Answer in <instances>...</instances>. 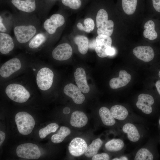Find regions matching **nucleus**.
<instances>
[{"instance_id":"1","label":"nucleus","mask_w":160,"mask_h":160,"mask_svg":"<svg viewBox=\"0 0 160 160\" xmlns=\"http://www.w3.org/2000/svg\"><path fill=\"white\" fill-rule=\"evenodd\" d=\"M36 23L31 22L21 21L15 23L13 32L17 41L21 44L28 42L38 32Z\"/></svg>"},{"instance_id":"2","label":"nucleus","mask_w":160,"mask_h":160,"mask_svg":"<svg viewBox=\"0 0 160 160\" xmlns=\"http://www.w3.org/2000/svg\"><path fill=\"white\" fill-rule=\"evenodd\" d=\"M15 120L18 131L22 135L30 134L34 127L35 121L33 118L26 112L21 111L17 113Z\"/></svg>"},{"instance_id":"3","label":"nucleus","mask_w":160,"mask_h":160,"mask_svg":"<svg viewBox=\"0 0 160 160\" xmlns=\"http://www.w3.org/2000/svg\"><path fill=\"white\" fill-rule=\"evenodd\" d=\"M5 93L10 99L18 103L26 102L30 96L29 92L24 86L17 83L8 85L6 88Z\"/></svg>"},{"instance_id":"4","label":"nucleus","mask_w":160,"mask_h":160,"mask_svg":"<svg viewBox=\"0 0 160 160\" xmlns=\"http://www.w3.org/2000/svg\"><path fill=\"white\" fill-rule=\"evenodd\" d=\"M19 157L28 159H37L41 156L39 147L32 143H25L19 145L16 150Z\"/></svg>"},{"instance_id":"5","label":"nucleus","mask_w":160,"mask_h":160,"mask_svg":"<svg viewBox=\"0 0 160 160\" xmlns=\"http://www.w3.org/2000/svg\"><path fill=\"white\" fill-rule=\"evenodd\" d=\"M54 78V73L47 67L40 69L38 72L36 81L39 88L43 91L49 89L52 86Z\"/></svg>"},{"instance_id":"6","label":"nucleus","mask_w":160,"mask_h":160,"mask_svg":"<svg viewBox=\"0 0 160 160\" xmlns=\"http://www.w3.org/2000/svg\"><path fill=\"white\" fill-rule=\"evenodd\" d=\"M64 17L59 14H55L46 19L43 23V27L48 34H53L57 29L62 26L65 23Z\"/></svg>"},{"instance_id":"7","label":"nucleus","mask_w":160,"mask_h":160,"mask_svg":"<svg viewBox=\"0 0 160 160\" xmlns=\"http://www.w3.org/2000/svg\"><path fill=\"white\" fill-rule=\"evenodd\" d=\"M21 67L20 60L17 58L11 59L4 63L0 68V75L3 78H7L19 70Z\"/></svg>"},{"instance_id":"8","label":"nucleus","mask_w":160,"mask_h":160,"mask_svg":"<svg viewBox=\"0 0 160 160\" xmlns=\"http://www.w3.org/2000/svg\"><path fill=\"white\" fill-rule=\"evenodd\" d=\"M96 41L97 46L95 50L97 55L101 58L108 56L106 51L111 47L112 40L111 37L103 35H98L96 37Z\"/></svg>"},{"instance_id":"9","label":"nucleus","mask_w":160,"mask_h":160,"mask_svg":"<svg viewBox=\"0 0 160 160\" xmlns=\"http://www.w3.org/2000/svg\"><path fill=\"white\" fill-rule=\"evenodd\" d=\"M72 53V49L68 43H64L59 44L52 52V56L55 59L64 61L69 59Z\"/></svg>"},{"instance_id":"10","label":"nucleus","mask_w":160,"mask_h":160,"mask_svg":"<svg viewBox=\"0 0 160 160\" xmlns=\"http://www.w3.org/2000/svg\"><path fill=\"white\" fill-rule=\"evenodd\" d=\"M87 147L84 140L80 137L73 139L69 143L68 150L73 156H79L84 153Z\"/></svg>"},{"instance_id":"11","label":"nucleus","mask_w":160,"mask_h":160,"mask_svg":"<svg viewBox=\"0 0 160 160\" xmlns=\"http://www.w3.org/2000/svg\"><path fill=\"white\" fill-rule=\"evenodd\" d=\"M63 92L67 96L71 97L73 102L77 104H82L85 99L84 96L79 88L72 83L68 84L64 88Z\"/></svg>"},{"instance_id":"12","label":"nucleus","mask_w":160,"mask_h":160,"mask_svg":"<svg viewBox=\"0 0 160 160\" xmlns=\"http://www.w3.org/2000/svg\"><path fill=\"white\" fill-rule=\"evenodd\" d=\"M11 2L17 10L24 13H32L37 9L36 0H11Z\"/></svg>"},{"instance_id":"13","label":"nucleus","mask_w":160,"mask_h":160,"mask_svg":"<svg viewBox=\"0 0 160 160\" xmlns=\"http://www.w3.org/2000/svg\"><path fill=\"white\" fill-rule=\"evenodd\" d=\"M136 103L137 107L145 114H149L152 111L151 106L154 103L153 97L148 94H141L137 97Z\"/></svg>"},{"instance_id":"14","label":"nucleus","mask_w":160,"mask_h":160,"mask_svg":"<svg viewBox=\"0 0 160 160\" xmlns=\"http://www.w3.org/2000/svg\"><path fill=\"white\" fill-rule=\"evenodd\" d=\"M133 53L137 58L146 62L152 60L154 57L153 49L149 46H140L135 47Z\"/></svg>"},{"instance_id":"15","label":"nucleus","mask_w":160,"mask_h":160,"mask_svg":"<svg viewBox=\"0 0 160 160\" xmlns=\"http://www.w3.org/2000/svg\"><path fill=\"white\" fill-rule=\"evenodd\" d=\"M74 77L77 86L83 93L89 92V87L88 84L85 72L82 68H77L74 73Z\"/></svg>"},{"instance_id":"16","label":"nucleus","mask_w":160,"mask_h":160,"mask_svg":"<svg viewBox=\"0 0 160 160\" xmlns=\"http://www.w3.org/2000/svg\"><path fill=\"white\" fill-rule=\"evenodd\" d=\"M131 75L124 70H121L119 73V76L111 79L109 81V85L112 89H117L126 85L130 81Z\"/></svg>"},{"instance_id":"17","label":"nucleus","mask_w":160,"mask_h":160,"mask_svg":"<svg viewBox=\"0 0 160 160\" xmlns=\"http://www.w3.org/2000/svg\"><path fill=\"white\" fill-rule=\"evenodd\" d=\"M13 39L8 33L0 32V52L4 55L9 54L14 49Z\"/></svg>"},{"instance_id":"18","label":"nucleus","mask_w":160,"mask_h":160,"mask_svg":"<svg viewBox=\"0 0 160 160\" xmlns=\"http://www.w3.org/2000/svg\"><path fill=\"white\" fill-rule=\"evenodd\" d=\"M88 122V118L86 115L83 112L76 111L71 114L70 124L73 127L81 128L85 126Z\"/></svg>"},{"instance_id":"19","label":"nucleus","mask_w":160,"mask_h":160,"mask_svg":"<svg viewBox=\"0 0 160 160\" xmlns=\"http://www.w3.org/2000/svg\"><path fill=\"white\" fill-rule=\"evenodd\" d=\"M47 34L45 31L38 32L28 42L29 48L36 49L40 47L47 41Z\"/></svg>"},{"instance_id":"20","label":"nucleus","mask_w":160,"mask_h":160,"mask_svg":"<svg viewBox=\"0 0 160 160\" xmlns=\"http://www.w3.org/2000/svg\"><path fill=\"white\" fill-rule=\"evenodd\" d=\"M123 132L127 134L128 139L133 142L138 140L140 135L136 127L133 124L128 123L124 125L122 128Z\"/></svg>"},{"instance_id":"21","label":"nucleus","mask_w":160,"mask_h":160,"mask_svg":"<svg viewBox=\"0 0 160 160\" xmlns=\"http://www.w3.org/2000/svg\"><path fill=\"white\" fill-rule=\"evenodd\" d=\"M99 114L103 123L106 126H112L115 123L114 118L111 111L105 107H102L99 111Z\"/></svg>"},{"instance_id":"22","label":"nucleus","mask_w":160,"mask_h":160,"mask_svg":"<svg viewBox=\"0 0 160 160\" xmlns=\"http://www.w3.org/2000/svg\"><path fill=\"white\" fill-rule=\"evenodd\" d=\"M75 43L78 46L79 52L82 55L87 52L89 47V41L86 37L83 35H78L74 39Z\"/></svg>"},{"instance_id":"23","label":"nucleus","mask_w":160,"mask_h":160,"mask_svg":"<svg viewBox=\"0 0 160 160\" xmlns=\"http://www.w3.org/2000/svg\"><path fill=\"white\" fill-rule=\"evenodd\" d=\"M155 23L152 20H149L145 23L143 35L144 36L151 40L156 39L158 34L155 29Z\"/></svg>"},{"instance_id":"24","label":"nucleus","mask_w":160,"mask_h":160,"mask_svg":"<svg viewBox=\"0 0 160 160\" xmlns=\"http://www.w3.org/2000/svg\"><path fill=\"white\" fill-rule=\"evenodd\" d=\"M110 111L115 119L120 120L125 119L127 117L128 113V111L125 107L119 105L112 106Z\"/></svg>"},{"instance_id":"25","label":"nucleus","mask_w":160,"mask_h":160,"mask_svg":"<svg viewBox=\"0 0 160 160\" xmlns=\"http://www.w3.org/2000/svg\"><path fill=\"white\" fill-rule=\"evenodd\" d=\"M102 140L99 138L93 140L88 146L84 153L85 156L91 158L97 154L98 151L103 144Z\"/></svg>"},{"instance_id":"26","label":"nucleus","mask_w":160,"mask_h":160,"mask_svg":"<svg viewBox=\"0 0 160 160\" xmlns=\"http://www.w3.org/2000/svg\"><path fill=\"white\" fill-rule=\"evenodd\" d=\"M71 132V131L68 128L65 126H62L60 127L56 134L52 135L51 138V141L55 143H60L62 142Z\"/></svg>"},{"instance_id":"27","label":"nucleus","mask_w":160,"mask_h":160,"mask_svg":"<svg viewBox=\"0 0 160 160\" xmlns=\"http://www.w3.org/2000/svg\"><path fill=\"white\" fill-rule=\"evenodd\" d=\"M124 143L120 139H113L108 142L105 145V148L110 151H119L124 147Z\"/></svg>"},{"instance_id":"28","label":"nucleus","mask_w":160,"mask_h":160,"mask_svg":"<svg viewBox=\"0 0 160 160\" xmlns=\"http://www.w3.org/2000/svg\"><path fill=\"white\" fill-rule=\"evenodd\" d=\"M114 23L111 20H108L103 25L97 28V31L98 35H103L110 36L113 30Z\"/></svg>"},{"instance_id":"29","label":"nucleus","mask_w":160,"mask_h":160,"mask_svg":"<svg viewBox=\"0 0 160 160\" xmlns=\"http://www.w3.org/2000/svg\"><path fill=\"white\" fill-rule=\"evenodd\" d=\"M137 0H122V5L124 12L128 15H131L135 12Z\"/></svg>"},{"instance_id":"30","label":"nucleus","mask_w":160,"mask_h":160,"mask_svg":"<svg viewBox=\"0 0 160 160\" xmlns=\"http://www.w3.org/2000/svg\"><path fill=\"white\" fill-rule=\"evenodd\" d=\"M58 127V125L56 123H51L49 124L39 130V134L40 137L41 139L44 138L51 133L55 132Z\"/></svg>"},{"instance_id":"31","label":"nucleus","mask_w":160,"mask_h":160,"mask_svg":"<svg viewBox=\"0 0 160 160\" xmlns=\"http://www.w3.org/2000/svg\"><path fill=\"white\" fill-rule=\"evenodd\" d=\"M84 26H83L81 23H78L77 25L78 28L81 31H84L89 33L92 31L95 27V23L93 20L91 18H87L84 21Z\"/></svg>"},{"instance_id":"32","label":"nucleus","mask_w":160,"mask_h":160,"mask_svg":"<svg viewBox=\"0 0 160 160\" xmlns=\"http://www.w3.org/2000/svg\"><path fill=\"white\" fill-rule=\"evenodd\" d=\"M153 159L152 153L147 149L142 148L137 152L134 159L135 160H152Z\"/></svg>"},{"instance_id":"33","label":"nucleus","mask_w":160,"mask_h":160,"mask_svg":"<svg viewBox=\"0 0 160 160\" xmlns=\"http://www.w3.org/2000/svg\"><path fill=\"white\" fill-rule=\"evenodd\" d=\"M108 14L104 9H101L98 12L96 17L97 27L98 28L101 26L108 20Z\"/></svg>"},{"instance_id":"34","label":"nucleus","mask_w":160,"mask_h":160,"mask_svg":"<svg viewBox=\"0 0 160 160\" xmlns=\"http://www.w3.org/2000/svg\"><path fill=\"white\" fill-rule=\"evenodd\" d=\"M10 21L2 14L0 15V32L8 33L10 28Z\"/></svg>"},{"instance_id":"35","label":"nucleus","mask_w":160,"mask_h":160,"mask_svg":"<svg viewBox=\"0 0 160 160\" xmlns=\"http://www.w3.org/2000/svg\"><path fill=\"white\" fill-rule=\"evenodd\" d=\"M64 5L71 9H77L79 8L81 4L80 0H61Z\"/></svg>"},{"instance_id":"36","label":"nucleus","mask_w":160,"mask_h":160,"mask_svg":"<svg viewBox=\"0 0 160 160\" xmlns=\"http://www.w3.org/2000/svg\"><path fill=\"white\" fill-rule=\"evenodd\" d=\"M110 159L109 155L105 153L96 154L92 158V160H108Z\"/></svg>"},{"instance_id":"37","label":"nucleus","mask_w":160,"mask_h":160,"mask_svg":"<svg viewBox=\"0 0 160 160\" xmlns=\"http://www.w3.org/2000/svg\"><path fill=\"white\" fill-rule=\"evenodd\" d=\"M153 6L155 10L160 12V0H152Z\"/></svg>"},{"instance_id":"38","label":"nucleus","mask_w":160,"mask_h":160,"mask_svg":"<svg viewBox=\"0 0 160 160\" xmlns=\"http://www.w3.org/2000/svg\"><path fill=\"white\" fill-rule=\"evenodd\" d=\"M115 49L111 47L108 48L106 51V53L108 56L113 55L115 54Z\"/></svg>"},{"instance_id":"39","label":"nucleus","mask_w":160,"mask_h":160,"mask_svg":"<svg viewBox=\"0 0 160 160\" xmlns=\"http://www.w3.org/2000/svg\"><path fill=\"white\" fill-rule=\"evenodd\" d=\"M5 137V134L2 131H0V145H1L3 142Z\"/></svg>"},{"instance_id":"40","label":"nucleus","mask_w":160,"mask_h":160,"mask_svg":"<svg viewBox=\"0 0 160 160\" xmlns=\"http://www.w3.org/2000/svg\"><path fill=\"white\" fill-rule=\"evenodd\" d=\"M155 86L156 90L160 96V79L156 81L155 82Z\"/></svg>"},{"instance_id":"41","label":"nucleus","mask_w":160,"mask_h":160,"mask_svg":"<svg viewBox=\"0 0 160 160\" xmlns=\"http://www.w3.org/2000/svg\"><path fill=\"white\" fill-rule=\"evenodd\" d=\"M70 109L68 107H65L63 110V112L65 114H68L70 113Z\"/></svg>"},{"instance_id":"42","label":"nucleus","mask_w":160,"mask_h":160,"mask_svg":"<svg viewBox=\"0 0 160 160\" xmlns=\"http://www.w3.org/2000/svg\"><path fill=\"white\" fill-rule=\"evenodd\" d=\"M113 160H127L128 159L126 156H122L120 158H115L112 159Z\"/></svg>"},{"instance_id":"43","label":"nucleus","mask_w":160,"mask_h":160,"mask_svg":"<svg viewBox=\"0 0 160 160\" xmlns=\"http://www.w3.org/2000/svg\"><path fill=\"white\" fill-rule=\"evenodd\" d=\"M158 76L159 78L160 79V70H159L158 73Z\"/></svg>"},{"instance_id":"44","label":"nucleus","mask_w":160,"mask_h":160,"mask_svg":"<svg viewBox=\"0 0 160 160\" xmlns=\"http://www.w3.org/2000/svg\"><path fill=\"white\" fill-rule=\"evenodd\" d=\"M159 124L160 127V119H159Z\"/></svg>"},{"instance_id":"45","label":"nucleus","mask_w":160,"mask_h":160,"mask_svg":"<svg viewBox=\"0 0 160 160\" xmlns=\"http://www.w3.org/2000/svg\"><path fill=\"white\" fill-rule=\"evenodd\" d=\"M51 0L54 1V0Z\"/></svg>"}]
</instances>
